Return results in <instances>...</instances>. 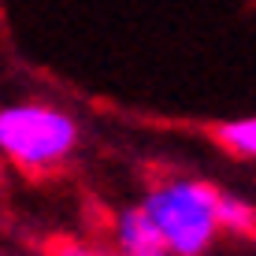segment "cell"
Instances as JSON below:
<instances>
[{"instance_id":"cell-1","label":"cell","mask_w":256,"mask_h":256,"mask_svg":"<svg viewBox=\"0 0 256 256\" xmlns=\"http://www.w3.org/2000/svg\"><path fill=\"white\" fill-rule=\"evenodd\" d=\"M141 212L167 242L171 256H208L219 242V190L193 174H164L141 197Z\"/></svg>"},{"instance_id":"cell-2","label":"cell","mask_w":256,"mask_h":256,"mask_svg":"<svg viewBox=\"0 0 256 256\" xmlns=\"http://www.w3.org/2000/svg\"><path fill=\"white\" fill-rule=\"evenodd\" d=\"M74 116L45 100H19L0 108V160L19 167L22 174H52L78 152Z\"/></svg>"},{"instance_id":"cell-3","label":"cell","mask_w":256,"mask_h":256,"mask_svg":"<svg viewBox=\"0 0 256 256\" xmlns=\"http://www.w3.org/2000/svg\"><path fill=\"white\" fill-rule=\"evenodd\" d=\"M112 249L116 256H171L167 242L152 226V219L141 212V204L122 208L112 226Z\"/></svg>"},{"instance_id":"cell-4","label":"cell","mask_w":256,"mask_h":256,"mask_svg":"<svg viewBox=\"0 0 256 256\" xmlns=\"http://www.w3.org/2000/svg\"><path fill=\"white\" fill-rule=\"evenodd\" d=\"M216 141H219V145H223L230 156L256 160V116L219 122V126H216Z\"/></svg>"},{"instance_id":"cell-5","label":"cell","mask_w":256,"mask_h":256,"mask_svg":"<svg viewBox=\"0 0 256 256\" xmlns=\"http://www.w3.org/2000/svg\"><path fill=\"white\" fill-rule=\"evenodd\" d=\"M256 226V208L245 197L219 190V230L223 234H252Z\"/></svg>"},{"instance_id":"cell-6","label":"cell","mask_w":256,"mask_h":256,"mask_svg":"<svg viewBox=\"0 0 256 256\" xmlns=\"http://www.w3.org/2000/svg\"><path fill=\"white\" fill-rule=\"evenodd\" d=\"M52 256H116V249L100 242H64Z\"/></svg>"},{"instance_id":"cell-7","label":"cell","mask_w":256,"mask_h":256,"mask_svg":"<svg viewBox=\"0 0 256 256\" xmlns=\"http://www.w3.org/2000/svg\"><path fill=\"white\" fill-rule=\"evenodd\" d=\"M249 238H252V242H256V226H252V234H249Z\"/></svg>"}]
</instances>
